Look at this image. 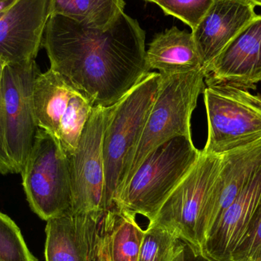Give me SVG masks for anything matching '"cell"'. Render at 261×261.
Instances as JSON below:
<instances>
[{
	"instance_id": "cell-18",
	"label": "cell",
	"mask_w": 261,
	"mask_h": 261,
	"mask_svg": "<svg viewBox=\"0 0 261 261\" xmlns=\"http://www.w3.org/2000/svg\"><path fill=\"white\" fill-rule=\"evenodd\" d=\"M103 224L110 261H138L144 230L136 216L113 208L105 213Z\"/></svg>"
},
{
	"instance_id": "cell-10",
	"label": "cell",
	"mask_w": 261,
	"mask_h": 261,
	"mask_svg": "<svg viewBox=\"0 0 261 261\" xmlns=\"http://www.w3.org/2000/svg\"><path fill=\"white\" fill-rule=\"evenodd\" d=\"M50 0H13L0 11V56L8 64L35 60L50 16Z\"/></svg>"
},
{
	"instance_id": "cell-16",
	"label": "cell",
	"mask_w": 261,
	"mask_h": 261,
	"mask_svg": "<svg viewBox=\"0 0 261 261\" xmlns=\"http://www.w3.org/2000/svg\"><path fill=\"white\" fill-rule=\"evenodd\" d=\"M146 64L149 71L158 70L161 76L202 68L193 34L179 30L176 26L155 35L146 50Z\"/></svg>"
},
{
	"instance_id": "cell-4",
	"label": "cell",
	"mask_w": 261,
	"mask_h": 261,
	"mask_svg": "<svg viewBox=\"0 0 261 261\" xmlns=\"http://www.w3.org/2000/svg\"><path fill=\"white\" fill-rule=\"evenodd\" d=\"M41 73L35 60L8 64L0 84V173H20L38 126L32 109L34 81Z\"/></svg>"
},
{
	"instance_id": "cell-7",
	"label": "cell",
	"mask_w": 261,
	"mask_h": 261,
	"mask_svg": "<svg viewBox=\"0 0 261 261\" xmlns=\"http://www.w3.org/2000/svg\"><path fill=\"white\" fill-rule=\"evenodd\" d=\"M20 173L29 205L42 220L72 212L68 158L48 132L38 128Z\"/></svg>"
},
{
	"instance_id": "cell-5",
	"label": "cell",
	"mask_w": 261,
	"mask_h": 261,
	"mask_svg": "<svg viewBox=\"0 0 261 261\" xmlns=\"http://www.w3.org/2000/svg\"><path fill=\"white\" fill-rule=\"evenodd\" d=\"M205 76L202 68L181 74L161 76L156 99L122 188L156 147L175 137L192 138V115L199 95L205 89Z\"/></svg>"
},
{
	"instance_id": "cell-8",
	"label": "cell",
	"mask_w": 261,
	"mask_h": 261,
	"mask_svg": "<svg viewBox=\"0 0 261 261\" xmlns=\"http://www.w3.org/2000/svg\"><path fill=\"white\" fill-rule=\"evenodd\" d=\"M222 155L201 152L199 159L167 198L152 222L201 255L202 222L222 165Z\"/></svg>"
},
{
	"instance_id": "cell-15",
	"label": "cell",
	"mask_w": 261,
	"mask_h": 261,
	"mask_svg": "<svg viewBox=\"0 0 261 261\" xmlns=\"http://www.w3.org/2000/svg\"><path fill=\"white\" fill-rule=\"evenodd\" d=\"M261 200V167L204 242L201 256L207 261H231L245 240Z\"/></svg>"
},
{
	"instance_id": "cell-22",
	"label": "cell",
	"mask_w": 261,
	"mask_h": 261,
	"mask_svg": "<svg viewBox=\"0 0 261 261\" xmlns=\"http://www.w3.org/2000/svg\"><path fill=\"white\" fill-rule=\"evenodd\" d=\"M0 261H38L30 252L18 225L0 213Z\"/></svg>"
},
{
	"instance_id": "cell-27",
	"label": "cell",
	"mask_w": 261,
	"mask_h": 261,
	"mask_svg": "<svg viewBox=\"0 0 261 261\" xmlns=\"http://www.w3.org/2000/svg\"><path fill=\"white\" fill-rule=\"evenodd\" d=\"M8 63L4 58L0 56V84H1L2 79H3V73H4L5 68Z\"/></svg>"
},
{
	"instance_id": "cell-3",
	"label": "cell",
	"mask_w": 261,
	"mask_h": 261,
	"mask_svg": "<svg viewBox=\"0 0 261 261\" xmlns=\"http://www.w3.org/2000/svg\"><path fill=\"white\" fill-rule=\"evenodd\" d=\"M201 152L192 138L178 136L166 141L152 151L130 176L113 208L140 215L152 222L196 164Z\"/></svg>"
},
{
	"instance_id": "cell-28",
	"label": "cell",
	"mask_w": 261,
	"mask_h": 261,
	"mask_svg": "<svg viewBox=\"0 0 261 261\" xmlns=\"http://www.w3.org/2000/svg\"><path fill=\"white\" fill-rule=\"evenodd\" d=\"M250 2L253 3L255 6H260L261 7V0H249Z\"/></svg>"
},
{
	"instance_id": "cell-19",
	"label": "cell",
	"mask_w": 261,
	"mask_h": 261,
	"mask_svg": "<svg viewBox=\"0 0 261 261\" xmlns=\"http://www.w3.org/2000/svg\"><path fill=\"white\" fill-rule=\"evenodd\" d=\"M125 0H50V15L70 18L91 29H109L125 10Z\"/></svg>"
},
{
	"instance_id": "cell-11",
	"label": "cell",
	"mask_w": 261,
	"mask_h": 261,
	"mask_svg": "<svg viewBox=\"0 0 261 261\" xmlns=\"http://www.w3.org/2000/svg\"><path fill=\"white\" fill-rule=\"evenodd\" d=\"M105 213L70 212L47 220L45 260L96 261Z\"/></svg>"
},
{
	"instance_id": "cell-24",
	"label": "cell",
	"mask_w": 261,
	"mask_h": 261,
	"mask_svg": "<svg viewBox=\"0 0 261 261\" xmlns=\"http://www.w3.org/2000/svg\"><path fill=\"white\" fill-rule=\"evenodd\" d=\"M231 261H261V200L249 231Z\"/></svg>"
},
{
	"instance_id": "cell-23",
	"label": "cell",
	"mask_w": 261,
	"mask_h": 261,
	"mask_svg": "<svg viewBox=\"0 0 261 261\" xmlns=\"http://www.w3.org/2000/svg\"><path fill=\"white\" fill-rule=\"evenodd\" d=\"M214 0H158L156 3L165 15H172L189 26L197 27Z\"/></svg>"
},
{
	"instance_id": "cell-1",
	"label": "cell",
	"mask_w": 261,
	"mask_h": 261,
	"mask_svg": "<svg viewBox=\"0 0 261 261\" xmlns=\"http://www.w3.org/2000/svg\"><path fill=\"white\" fill-rule=\"evenodd\" d=\"M145 38L138 20L125 12L106 30L52 15L42 45L50 69L87 96L94 107H110L150 73Z\"/></svg>"
},
{
	"instance_id": "cell-12",
	"label": "cell",
	"mask_w": 261,
	"mask_h": 261,
	"mask_svg": "<svg viewBox=\"0 0 261 261\" xmlns=\"http://www.w3.org/2000/svg\"><path fill=\"white\" fill-rule=\"evenodd\" d=\"M205 84L254 90L261 82V15L248 23L208 67Z\"/></svg>"
},
{
	"instance_id": "cell-26",
	"label": "cell",
	"mask_w": 261,
	"mask_h": 261,
	"mask_svg": "<svg viewBox=\"0 0 261 261\" xmlns=\"http://www.w3.org/2000/svg\"><path fill=\"white\" fill-rule=\"evenodd\" d=\"M96 261H110V254H109L108 245H107V236L106 231H104L103 238L101 242L98 253L97 260Z\"/></svg>"
},
{
	"instance_id": "cell-29",
	"label": "cell",
	"mask_w": 261,
	"mask_h": 261,
	"mask_svg": "<svg viewBox=\"0 0 261 261\" xmlns=\"http://www.w3.org/2000/svg\"><path fill=\"white\" fill-rule=\"evenodd\" d=\"M144 1L150 2V3H158V0H144Z\"/></svg>"
},
{
	"instance_id": "cell-13",
	"label": "cell",
	"mask_w": 261,
	"mask_h": 261,
	"mask_svg": "<svg viewBox=\"0 0 261 261\" xmlns=\"http://www.w3.org/2000/svg\"><path fill=\"white\" fill-rule=\"evenodd\" d=\"M261 167V141L222 154L202 222V245ZM202 250V249H201Z\"/></svg>"
},
{
	"instance_id": "cell-20",
	"label": "cell",
	"mask_w": 261,
	"mask_h": 261,
	"mask_svg": "<svg viewBox=\"0 0 261 261\" xmlns=\"http://www.w3.org/2000/svg\"><path fill=\"white\" fill-rule=\"evenodd\" d=\"M93 108V102L87 96L74 90L61 118L58 132V143L67 156L74 153L77 148Z\"/></svg>"
},
{
	"instance_id": "cell-21",
	"label": "cell",
	"mask_w": 261,
	"mask_h": 261,
	"mask_svg": "<svg viewBox=\"0 0 261 261\" xmlns=\"http://www.w3.org/2000/svg\"><path fill=\"white\" fill-rule=\"evenodd\" d=\"M185 244L154 222L144 230L138 261H175Z\"/></svg>"
},
{
	"instance_id": "cell-30",
	"label": "cell",
	"mask_w": 261,
	"mask_h": 261,
	"mask_svg": "<svg viewBox=\"0 0 261 261\" xmlns=\"http://www.w3.org/2000/svg\"><path fill=\"white\" fill-rule=\"evenodd\" d=\"M13 1V0H0V2H3V3H9V2Z\"/></svg>"
},
{
	"instance_id": "cell-14",
	"label": "cell",
	"mask_w": 261,
	"mask_h": 261,
	"mask_svg": "<svg viewBox=\"0 0 261 261\" xmlns=\"http://www.w3.org/2000/svg\"><path fill=\"white\" fill-rule=\"evenodd\" d=\"M249 0H214L197 27L192 31L202 68L207 70L236 35L256 16Z\"/></svg>"
},
{
	"instance_id": "cell-6",
	"label": "cell",
	"mask_w": 261,
	"mask_h": 261,
	"mask_svg": "<svg viewBox=\"0 0 261 261\" xmlns=\"http://www.w3.org/2000/svg\"><path fill=\"white\" fill-rule=\"evenodd\" d=\"M203 90L208 138L202 153L222 155L261 141V95L221 83Z\"/></svg>"
},
{
	"instance_id": "cell-9",
	"label": "cell",
	"mask_w": 261,
	"mask_h": 261,
	"mask_svg": "<svg viewBox=\"0 0 261 261\" xmlns=\"http://www.w3.org/2000/svg\"><path fill=\"white\" fill-rule=\"evenodd\" d=\"M113 106L94 107L81 135L77 148L74 153L67 156L73 213L107 212L102 144Z\"/></svg>"
},
{
	"instance_id": "cell-2",
	"label": "cell",
	"mask_w": 261,
	"mask_h": 261,
	"mask_svg": "<svg viewBox=\"0 0 261 261\" xmlns=\"http://www.w3.org/2000/svg\"><path fill=\"white\" fill-rule=\"evenodd\" d=\"M161 80L159 73L150 72L113 106L102 144L107 211L114 207L128 176Z\"/></svg>"
},
{
	"instance_id": "cell-17",
	"label": "cell",
	"mask_w": 261,
	"mask_h": 261,
	"mask_svg": "<svg viewBox=\"0 0 261 261\" xmlns=\"http://www.w3.org/2000/svg\"><path fill=\"white\" fill-rule=\"evenodd\" d=\"M74 89L58 72L49 69L34 81L32 109L37 126L58 141L60 122Z\"/></svg>"
},
{
	"instance_id": "cell-25",
	"label": "cell",
	"mask_w": 261,
	"mask_h": 261,
	"mask_svg": "<svg viewBox=\"0 0 261 261\" xmlns=\"http://www.w3.org/2000/svg\"><path fill=\"white\" fill-rule=\"evenodd\" d=\"M175 261H207L201 255H196L190 247L185 245L184 251L178 256Z\"/></svg>"
}]
</instances>
